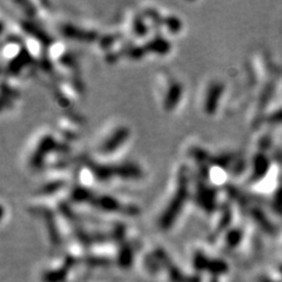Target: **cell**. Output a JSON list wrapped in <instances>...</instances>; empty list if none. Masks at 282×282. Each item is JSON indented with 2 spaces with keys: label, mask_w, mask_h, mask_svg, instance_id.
Instances as JSON below:
<instances>
[{
  "label": "cell",
  "mask_w": 282,
  "mask_h": 282,
  "mask_svg": "<svg viewBox=\"0 0 282 282\" xmlns=\"http://www.w3.org/2000/svg\"><path fill=\"white\" fill-rule=\"evenodd\" d=\"M264 282H275V281H270V280H264Z\"/></svg>",
  "instance_id": "obj_1"
},
{
  "label": "cell",
  "mask_w": 282,
  "mask_h": 282,
  "mask_svg": "<svg viewBox=\"0 0 282 282\" xmlns=\"http://www.w3.org/2000/svg\"><path fill=\"white\" fill-rule=\"evenodd\" d=\"M281 272H282V268H281Z\"/></svg>",
  "instance_id": "obj_2"
}]
</instances>
